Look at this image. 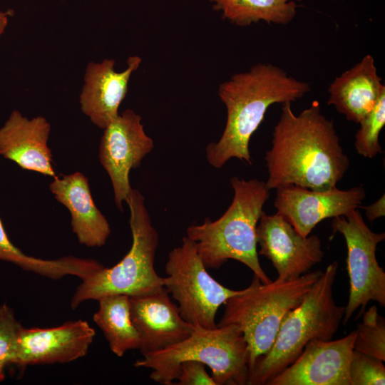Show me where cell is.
<instances>
[{"label": "cell", "mask_w": 385, "mask_h": 385, "mask_svg": "<svg viewBox=\"0 0 385 385\" xmlns=\"http://www.w3.org/2000/svg\"><path fill=\"white\" fill-rule=\"evenodd\" d=\"M55 199L71 215V226L80 244L88 247L103 246L111 227L93 199L88 178L81 173L56 176L49 185Z\"/></svg>", "instance_id": "18"}, {"label": "cell", "mask_w": 385, "mask_h": 385, "mask_svg": "<svg viewBox=\"0 0 385 385\" xmlns=\"http://www.w3.org/2000/svg\"><path fill=\"white\" fill-rule=\"evenodd\" d=\"M354 146L358 154L373 158L382 153L379 134L385 125V92L379 98L372 110L359 123Z\"/></svg>", "instance_id": "24"}, {"label": "cell", "mask_w": 385, "mask_h": 385, "mask_svg": "<svg viewBox=\"0 0 385 385\" xmlns=\"http://www.w3.org/2000/svg\"><path fill=\"white\" fill-rule=\"evenodd\" d=\"M230 183L234 196L225 212L216 220L206 218L202 224L188 227L186 236L195 242L207 269L217 270L228 260H235L251 270L262 284H268L272 280L260 263L256 229L270 190L257 179L234 176Z\"/></svg>", "instance_id": "3"}, {"label": "cell", "mask_w": 385, "mask_h": 385, "mask_svg": "<svg viewBox=\"0 0 385 385\" xmlns=\"http://www.w3.org/2000/svg\"><path fill=\"white\" fill-rule=\"evenodd\" d=\"M265 160L269 190L287 185L328 190L337 187L350 164L332 120L322 113L317 101L299 115L291 103L282 104Z\"/></svg>", "instance_id": "1"}, {"label": "cell", "mask_w": 385, "mask_h": 385, "mask_svg": "<svg viewBox=\"0 0 385 385\" xmlns=\"http://www.w3.org/2000/svg\"><path fill=\"white\" fill-rule=\"evenodd\" d=\"M332 228V235L336 232L343 235L347 249L349 293L342 322L346 326L356 311L359 310L358 317L364 313L370 301L385 307V272L376 255L385 233L371 230L356 209L334 217Z\"/></svg>", "instance_id": "9"}, {"label": "cell", "mask_w": 385, "mask_h": 385, "mask_svg": "<svg viewBox=\"0 0 385 385\" xmlns=\"http://www.w3.org/2000/svg\"><path fill=\"white\" fill-rule=\"evenodd\" d=\"M276 190L274 206L277 213L304 237L324 220L345 216L357 209L366 197L361 185L346 190L337 187L314 190L297 185L284 186Z\"/></svg>", "instance_id": "13"}, {"label": "cell", "mask_w": 385, "mask_h": 385, "mask_svg": "<svg viewBox=\"0 0 385 385\" xmlns=\"http://www.w3.org/2000/svg\"><path fill=\"white\" fill-rule=\"evenodd\" d=\"M98 301V309L93 319L103 333L111 351L122 357L129 350L139 349L141 339L131 319L129 297L112 294Z\"/></svg>", "instance_id": "20"}, {"label": "cell", "mask_w": 385, "mask_h": 385, "mask_svg": "<svg viewBox=\"0 0 385 385\" xmlns=\"http://www.w3.org/2000/svg\"><path fill=\"white\" fill-rule=\"evenodd\" d=\"M188 360L209 366L216 385L248 384L247 344L241 329L234 324L214 329L195 327L188 338L146 354L133 365L151 369L150 379L155 382L172 385L178 379L180 364Z\"/></svg>", "instance_id": "5"}, {"label": "cell", "mask_w": 385, "mask_h": 385, "mask_svg": "<svg viewBox=\"0 0 385 385\" xmlns=\"http://www.w3.org/2000/svg\"><path fill=\"white\" fill-rule=\"evenodd\" d=\"M95 335V330L83 319L49 328L22 327L12 364L24 369L75 361L87 354Z\"/></svg>", "instance_id": "12"}, {"label": "cell", "mask_w": 385, "mask_h": 385, "mask_svg": "<svg viewBox=\"0 0 385 385\" xmlns=\"http://www.w3.org/2000/svg\"><path fill=\"white\" fill-rule=\"evenodd\" d=\"M354 350L385 361V319L373 305L362 314L358 324Z\"/></svg>", "instance_id": "23"}, {"label": "cell", "mask_w": 385, "mask_h": 385, "mask_svg": "<svg viewBox=\"0 0 385 385\" xmlns=\"http://www.w3.org/2000/svg\"><path fill=\"white\" fill-rule=\"evenodd\" d=\"M259 255L269 259L279 280L294 279L309 272L324 257L321 239L302 236L282 216L264 211L256 229Z\"/></svg>", "instance_id": "11"}, {"label": "cell", "mask_w": 385, "mask_h": 385, "mask_svg": "<svg viewBox=\"0 0 385 385\" xmlns=\"http://www.w3.org/2000/svg\"><path fill=\"white\" fill-rule=\"evenodd\" d=\"M140 63V57L130 56L128 58L126 69L122 72L115 71L113 59L88 64L79 103L83 113L95 125L103 130L118 115V108L126 96L130 78Z\"/></svg>", "instance_id": "16"}, {"label": "cell", "mask_w": 385, "mask_h": 385, "mask_svg": "<svg viewBox=\"0 0 385 385\" xmlns=\"http://www.w3.org/2000/svg\"><path fill=\"white\" fill-rule=\"evenodd\" d=\"M309 91V83L270 63H260L233 75L219 88V96L227 109V121L220 140L206 148L208 163L220 168L235 158L252 165L250 140L269 107L296 101Z\"/></svg>", "instance_id": "2"}, {"label": "cell", "mask_w": 385, "mask_h": 385, "mask_svg": "<svg viewBox=\"0 0 385 385\" xmlns=\"http://www.w3.org/2000/svg\"><path fill=\"white\" fill-rule=\"evenodd\" d=\"M176 385H216L212 377L205 370V365L200 361L188 360L179 366Z\"/></svg>", "instance_id": "27"}, {"label": "cell", "mask_w": 385, "mask_h": 385, "mask_svg": "<svg viewBox=\"0 0 385 385\" xmlns=\"http://www.w3.org/2000/svg\"><path fill=\"white\" fill-rule=\"evenodd\" d=\"M351 385H384V361L354 350L349 366Z\"/></svg>", "instance_id": "26"}, {"label": "cell", "mask_w": 385, "mask_h": 385, "mask_svg": "<svg viewBox=\"0 0 385 385\" xmlns=\"http://www.w3.org/2000/svg\"><path fill=\"white\" fill-rule=\"evenodd\" d=\"M338 265L337 261L330 263L301 303L287 314L271 349L251 369L248 384H267L290 365L309 342L329 341L337 332L345 311L333 297Z\"/></svg>", "instance_id": "4"}, {"label": "cell", "mask_w": 385, "mask_h": 385, "mask_svg": "<svg viewBox=\"0 0 385 385\" xmlns=\"http://www.w3.org/2000/svg\"><path fill=\"white\" fill-rule=\"evenodd\" d=\"M9 21V16H5L0 19V38L4 33V31L7 26Z\"/></svg>", "instance_id": "29"}, {"label": "cell", "mask_w": 385, "mask_h": 385, "mask_svg": "<svg viewBox=\"0 0 385 385\" xmlns=\"http://www.w3.org/2000/svg\"><path fill=\"white\" fill-rule=\"evenodd\" d=\"M322 273L315 270L268 284L254 275L247 287L225 302L217 326L234 324L241 329L247 344L250 372L257 359L271 349L284 317L301 303Z\"/></svg>", "instance_id": "7"}, {"label": "cell", "mask_w": 385, "mask_h": 385, "mask_svg": "<svg viewBox=\"0 0 385 385\" xmlns=\"http://www.w3.org/2000/svg\"><path fill=\"white\" fill-rule=\"evenodd\" d=\"M141 120L140 115L126 109L103 129L100 141L99 160L111 179L115 203L120 211L132 189L130 170L139 167L154 148Z\"/></svg>", "instance_id": "10"}, {"label": "cell", "mask_w": 385, "mask_h": 385, "mask_svg": "<svg viewBox=\"0 0 385 385\" xmlns=\"http://www.w3.org/2000/svg\"><path fill=\"white\" fill-rule=\"evenodd\" d=\"M21 327L14 310L8 304H2L0 307V383L6 378V368L12 364Z\"/></svg>", "instance_id": "25"}, {"label": "cell", "mask_w": 385, "mask_h": 385, "mask_svg": "<svg viewBox=\"0 0 385 385\" xmlns=\"http://www.w3.org/2000/svg\"><path fill=\"white\" fill-rule=\"evenodd\" d=\"M381 81L373 56L366 55L334 78L329 87L328 104L334 106L348 120L359 124L385 92Z\"/></svg>", "instance_id": "19"}, {"label": "cell", "mask_w": 385, "mask_h": 385, "mask_svg": "<svg viewBox=\"0 0 385 385\" xmlns=\"http://www.w3.org/2000/svg\"><path fill=\"white\" fill-rule=\"evenodd\" d=\"M51 125L43 116L28 118L14 110L0 128V155L24 170L56 176L48 140Z\"/></svg>", "instance_id": "17"}, {"label": "cell", "mask_w": 385, "mask_h": 385, "mask_svg": "<svg viewBox=\"0 0 385 385\" xmlns=\"http://www.w3.org/2000/svg\"><path fill=\"white\" fill-rule=\"evenodd\" d=\"M126 203L130 210V249L114 266H103L82 279L71 298L72 309L88 300L98 301L108 295H143L163 287V277L155 269L159 234L153 225L144 197L132 188Z\"/></svg>", "instance_id": "6"}, {"label": "cell", "mask_w": 385, "mask_h": 385, "mask_svg": "<svg viewBox=\"0 0 385 385\" xmlns=\"http://www.w3.org/2000/svg\"><path fill=\"white\" fill-rule=\"evenodd\" d=\"M131 319L141 339L142 356L164 349L188 338L195 327L181 317L178 304L163 287L129 297Z\"/></svg>", "instance_id": "15"}, {"label": "cell", "mask_w": 385, "mask_h": 385, "mask_svg": "<svg viewBox=\"0 0 385 385\" xmlns=\"http://www.w3.org/2000/svg\"><path fill=\"white\" fill-rule=\"evenodd\" d=\"M384 195H383L376 202L364 207L366 217L369 221H373L376 218L384 216Z\"/></svg>", "instance_id": "28"}, {"label": "cell", "mask_w": 385, "mask_h": 385, "mask_svg": "<svg viewBox=\"0 0 385 385\" xmlns=\"http://www.w3.org/2000/svg\"><path fill=\"white\" fill-rule=\"evenodd\" d=\"M0 260L11 262L24 270L55 280L67 275L81 278L86 274L88 268L84 258L75 256L45 260L24 254L11 242L1 219Z\"/></svg>", "instance_id": "22"}, {"label": "cell", "mask_w": 385, "mask_h": 385, "mask_svg": "<svg viewBox=\"0 0 385 385\" xmlns=\"http://www.w3.org/2000/svg\"><path fill=\"white\" fill-rule=\"evenodd\" d=\"M195 243L187 236L168 254L163 287L178 302L181 317L194 327H217L219 307L242 289L233 290L216 281L207 272Z\"/></svg>", "instance_id": "8"}, {"label": "cell", "mask_w": 385, "mask_h": 385, "mask_svg": "<svg viewBox=\"0 0 385 385\" xmlns=\"http://www.w3.org/2000/svg\"><path fill=\"white\" fill-rule=\"evenodd\" d=\"M356 331L337 340L309 342L268 385H351L349 366Z\"/></svg>", "instance_id": "14"}, {"label": "cell", "mask_w": 385, "mask_h": 385, "mask_svg": "<svg viewBox=\"0 0 385 385\" xmlns=\"http://www.w3.org/2000/svg\"><path fill=\"white\" fill-rule=\"evenodd\" d=\"M12 11H11L10 10H7V11H1L0 10V19L5 17V16H9L12 14Z\"/></svg>", "instance_id": "30"}, {"label": "cell", "mask_w": 385, "mask_h": 385, "mask_svg": "<svg viewBox=\"0 0 385 385\" xmlns=\"http://www.w3.org/2000/svg\"><path fill=\"white\" fill-rule=\"evenodd\" d=\"M214 9L237 26H246L264 21L287 24L296 15L297 0H212Z\"/></svg>", "instance_id": "21"}]
</instances>
